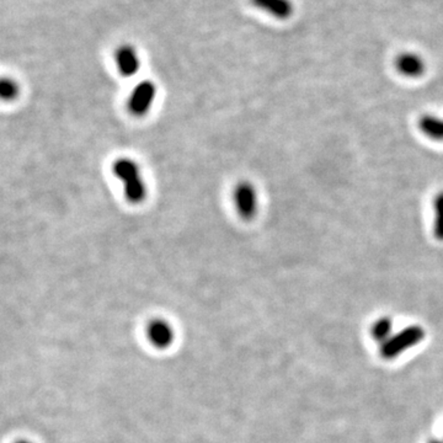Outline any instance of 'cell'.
<instances>
[{
  "label": "cell",
  "mask_w": 443,
  "mask_h": 443,
  "mask_svg": "<svg viewBox=\"0 0 443 443\" xmlns=\"http://www.w3.org/2000/svg\"><path fill=\"white\" fill-rule=\"evenodd\" d=\"M113 171L115 176L122 183L123 192L126 199L131 204H141L147 196V188L143 180L141 168L134 160L129 158H120L113 163Z\"/></svg>",
  "instance_id": "obj_1"
},
{
  "label": "cell",
  "mask_w": 443,
  "mask_h": 443,
  "mask_svg": "<svg viewBox=\"0 0 443 443\" xmlns=\"http://www.w3.org/2000/svg\"><path fill=\"white\" fill-rule=\"evenodd\" d=\"M425 337V331L421 326H409L399 331L394 337H388L381 346V355L384 358H394L410 347L416 346Z\"/></svg>",
  "instance_id": "obj_2"
},
{
  "label": "cell",
  "mask_w": 443,
  "mask_h": 443,
  "mask_svg": "<svg viewBox=\"0 0 443 443\" xmlns=\"http://www.w3.org/2000/svg\"><path fill=\"white\" fill-rule=\"evenodd\" d=\"M157 97V87L150 80H143L138 83L128 99V110L134 116L147 115L153 106Z\"/></svg>",
  "instance_id": "obj_3"
},
{
  "label": "cell",
  "mask_w": 443,
  "mask_h": 443,
  "mask_svg": "<svg viewBox=\"0 0 443 443\" xmlns=\"http://www.w3.org/2000/svg\"><path fill=\"white\" fill-rule=\"evenodd\" d=\"M235 209L244 219H251L258 213L259 195L254 185L249 181L238 183L233 191Z\"/></svg>",
  "instance_id": "obj_4"
},
{
  "label": "cell",
  "mask_w": 443,
  "mask_h": 443,
  "mask_svg": "<svg viewBox=\"0 0 443 443\" xmlns=\"http://www.w3.org/2000/svg\"><path fill=\"white\" fill-rule=\"evenodd\" d=\"M115 63L123 77L136 76L141 68V59L137 51L131 45H122L115 52Z\"/></svg>",
  "instance_id": "obj_5"
},
{
  "label": "cell",
  "mask_w": 443,
  "mask_h": 443,
  "mask_svg": "<svg viewBox=\"0 0 443 443\" xmlns=\"http://www.w3.org/2000/svg\"><path fill=\"white\" fill-rule=\"evenodd\" d=\"M395 68L398 73L402 77L420 78L426 71V63L421 56L414 52H405L397 57L395 59Z\"/></svg>",
  "instance_id": "obj_6"
},
{
  "label": "cell",
  "mask_w": 443,
  "mask_h": 443,
  "mask_svg": "<svg viewBox=\"0 0 443 443\" xmlns=\"http://www.w3.org/2000/svg\"><path fill=\"white\" fill-rule=\"evenodd\" d=\"M250 3L256 9L279 20H287L293 14V4L290 0H250Z\"/></svg>",
  "instance_id": "obj_7"
},
{
  "label": "cell",
  "mask_w": 443,
  "mask_h": 443,
  "mask_svg": "<svg viewBox=\"0 0 443 443\" xmlns=\"http://www.w3.org/2000/svg\"><path fill=\"white\" fill-rule=\"evenodd\" d=\"M147 337L155 347H169L174 340L173 328L167 321L157 319L148 326Z\"/></svg>",
  "instance_id": "obj_8"
},
{
  "label": "cell",
  "mask_w": 443,
  "mask_h": 443,
  "mask_svg": "<svg viewBox=\"0 0 443 443\" xmlns=\"http://www.w3.org/2000/svg\"><path fill=\"white\" fill-rule=\"evenodd\" d=\"M418 127L425 137L433 142L443 143V118L433 115H423L419 118Z\"/></svg>",
  "instance_id": "obj_9"
},
{
  "label": "cell",
  "mask_w": 443,
  "mask_h": 443,
  "mask_svg": "<svg viewBox=\"0 0 443 443\" xmlns=\"http://www.w3.org/2000/svg\"><path fill=\"white\" fill-rule=\"evenodd\" d=\"M433 233L435 239L443 241V191L438 192L433 202Z\"/></svg>",
  "instance_id": "obj_10"
},
{
  "label": "cell",
  "mask_w": 443,
  "mask_h": 443,
  "mask_svg": "<svg viewBox=\"0 0 443 443\" xmlns=\"http://www.w3.org/2000/svg\"><path fill=\"white\" fill-rule=\"evenodd\" d=\"M19 95V87L10 78H0V100L10 101Z\"/></svg>",
  "instance_id": "obj_11"
},
{
  "label": "cell",
  "mask_w": 443,
  "mask_h": 443,
  "mask_svg": "<svg viewBox=\"0 0 443 443\" xmlns=\"http://www.w3.org/2000/svg\"><path fill=\"white\" fill-rule=\"evenodd\" d=\"M391 331H392V321H389L388 318H382L373 324L371 332L376 340L386 342L389 337Z\"/></svg>",
  "instance_id": "obj_12"
},
{
  "label": "cell",
  "mask_w": 443,
  "mask_h": 443,
  "mask_svg": "<svg viewBox=\"0 0 443 443\" xmlns=\"http://www.w3.org/2000/svg\"><path fill=\"white\" fill-rule=\"evenodd\" d=\"M15 443H31L29 442V441H26V440H20V441H17V442Z\"/></svg>",
  "instance_id": "obj_13"
},
{
  "label": "cell",
  "mask_w": 443,
  "mask_h": 443,
  "mask_svg": "<svg viewBox=\"0 0 443 443\" xmlns=\"http://www.w3.org/2000/svg\"><path fill=\"white\" fill-rule=\"evenodd\" d=\"M430 443H443V441H438V440H433V441H431V442Z\"/></svg>",
  "instance_id": "obj_14"
}]
</instances>
